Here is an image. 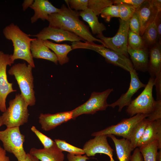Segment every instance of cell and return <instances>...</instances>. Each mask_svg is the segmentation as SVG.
I'll use <instances>...</instances> for the list:
<instances>
[{"label":"cell","instance_id":"cell-1","mask_svg":"<svg viewBox=\"0 0 161 161\" xmlns=\"http://www.w3.org/2000/svg\"><path fill=\"white\" fill-rule=\"evenodd\" d=\"M63 4L59 12L49 16L47 21L49 26L60 28L74 33L89 42L97 41L102 44V41L93 36L86 25L79 19V12L71 9L68 5Z\"/></svg>","mask_w":161,"mask_h":161},{"label":"cell","instance_id":"cell-2","mask_svg":"<svg viewBox=\"0 0 161 161\" xmlns=\"http://www.w3.org/2000/svg\"><path fill=\"white\" fill-rule=\"evenodd\" d=\"M33 67L25 63H18L11 67L9 74L14 76L21 91V94L28 106L35 104L36 99L34 88Z\"/></svg>","mask_w":161,"mask_h":161},{"label":"cell","instance_id":"cell-3","mask_svg":"<svg viewBox=\"0 0 161 161\" xmlns=\"http://www.w3.org/2000/svg\"><path fill=\"white\" fill-rule=\"evenodd\" d=\"M9 104V106L1 115L3 125L7 128L19 127L28 122V105L21 94H16Z\"/></svg>","mask_w":161,"mask_h":161},{"label":"cell","instance_id":"cell-4","mask_svg":"<svg viewBox=\"0 0 161 161\" xmlns=\"http://www.w3.org/2000/svg\"><path fill=\"white\" fill-rule=\"evenodd\" d=\"M72 49H87L97 52L105 58L108 63L118 66L130 72L134 69L131 60L124 55L107 48L103 45H98L94 42L85 41L74 42L72 43Z\"/></svg>","mask_w":161,"mask_h":161},{"label":"cell","instance_id":"cell-5","mask_svg":"<svg viewBox=\"0 0 161 161\" xmlns=\"http://www.w3.org/2000/svg\"><path fill=\"white\" fill-rule=\"evenodd\" d=\"M0 140L2 143L4 149L13 154L18 161L25 160L27 154L23 147L25 136L21 133L19 127L7 128L0 131Z\"/></svg>","mask_w":161,"mask_h":161},{"label":"cell","instance_id":"cell-6","mask_svg":"<svg viewBox=\"0 0 161 161\" xmlns=\"http://www.w3.org/2000/svg\"><path fill=\"white\" fill-rule=\"evenodd\" d=\"M154 81L150 77L143 90L128 106L126 112L131 117L137 114L148 115L153 110L156 102L152 95Z\"/></svg>","mask_w":161,"mask_h":161},{"label":"cell","instance_id":"cell-7","mask_svg":"<svg viewBox=\"0 0 161 161\" xmlns=\"http://www.w3.org/2000/svg\"><path fill=\"white\" fill-rule=\"evenodd\" d=\"M119 28L114 36L108 37L101 34L97 35L96 37L102 41V45L105 47L128 58L127 47L129 21H125L119 19Z\"/></svg>","mask_w":161,"mask_h":161},{"label":"cell","instance_id":"cell-8","mask_svg":"<svg viewBox=\"0 0 161 161\" xmlns=\"http://www.w3.org/2000/svg\"><path fill=\"white\" fill-rule=\"evenodd\" d=\"M113 90L109 89L101 92H92L87 101L71 111L72 119L83 114H93L97 111L106 110L109 105L107 99Z\"/></svg>","mask_w":161,"mask_h":161},{"label":"cell","instance_id":"cell-9","mask_svg":"<svg viewBox=\"0 0 161 161\" xmlns=\"http://www.w3.org/2000/svg\"><path fill=\"white\" fill-rule=\"evenodd\" d=\"M148 114H137L129 118L121 120L116 124L112 125L100 131L93 133L91 136L112 134L120 136L129 140L131 131L135 125Z\"/></svg>","mask_w":161,"mask_h":161},{"label":"cell","instance_id":"cell-10","mask_svg":"<svg viewBox=\"0 0 161 161\" xmlns=\"http://www.w3.org/2000/svg\"><path fill=\"white\" fill-rule=\"evenodd\" d=\"M14 61L11 58V55L0 51V108L4 112L6 110V102L7 96L11 93L16 91L13 88L12 83L7 79L6 69L8 65L11 66Z\"/></svg>","mask_w":161,"mask_h":161},{"label":"cell","instance_id":"cell-11","mask_svg":"<svg viewBox=\"0 0 161 161\" xmlns=\"http://www.w3.org/2000/svg\"><path fill=\"white\" fill-rule=\"evenodd\" d=\"M149 49L147 71L151 77L154 78L156 95H161V43L159 42Z\"/></svg>","mask_w":161,"mask_h":161},{"label":"cell","instance_id":"cell-12","mask_svg":"<svg viewBox=\"0 0 161 161\" xmlns=\"http://www.w3.org/2000/svg\"><path fill=\"white\" fill-rule=\"evenodd\" d=\"M3 33L7 39L12 41L13 47L30 51L31 42L35 38H30V35L23 32L17 25L12 23L6 26Z\"/></svg>","mask_w":161,"mask_h":161},{"label":"cell","instance_id":"cell-13","mask_svg":"<svg viewBox=\"0 0 161 161\" xmlns=\"http://www.w3.org/2000/svg\"><path fill=\"white\" fill-rule=\"evenodd\" d=\"M107 137L106 135H97L86 142L82 149L85 154L89 157L97 153L103 154L109 157L110 161H115L113 157L114 150L109 144Z\"/></svg>","mask_w":161,"mask_h":161},{"label":"cell","instance_id":"cell-14","mask_svg":"<svg viewBox=\"0 0 161 161\" xmlns=\"http://www.w3.org/2000/svg\"><path fill=\"white\" fill-rule=\"evenodd\" d=\"M31 36L36 37L43 41L50 39L57 43L64 41H69L72 42L80 41H85L74 33L60 28L52 27L49 26L44 27L37 34Z\"/></svg>","mask_w":161,"mask_h":161},{"label":"cell","instance_id":"cell-15","mask_svg":"<svg viewBox=\"0 0 161 161\" xmlns=\"http://www.w3.org/2000/svg\"><path fill=\"white\" fill-rule=\"evenodd\" d=\"M131 80L129 87L126 93L122 95L117 101L109 104L108 106L114 108L119 107L118 112H120L125 106H128L131 101L133 96L140 88L145 87L146 84L142 83L140 80L136 71L134 69L129 72Z\"/></svg>","mask_w":161,"mask_h":161},{"label":"cell","instance_id":"cell-16","mask_svg":"<svg viewBox=\"0 0 161 161\" xmlns=\"http://www.w3.org/2000/svg\"><path fill=\"white\" fill-rule=\"evenodd\" d=\"M140 21V35L142 36L148 26L154 21L159 11L152 0H145L136 9Z\"/></svg>","mask_w":161,"mask_h":161},{"label":"cell","instance_id":"cell-17","mask_svg":"<svg viewBox=\"0 0 161 161\" xmlns=\"http://www.w3.org/2000/svg\"><path fill=\"white\" fill-rule=\"evenodd\" d=\"M72 114L71 111L54 114L41 113L38 121L42 129L48 131L72 119Z\"/></svg>","mask_w":161,"mask_h":161},{"label":"cell","instance_id":"cell-18","mask_svg":"<svg viewBox=\"0 0 161 161\" xmlns=\"http://www.w3.org/2000/svg\"><path fill=\"white\" fill-rule=\"evenodd\" d=\"M30 8L34 13L31 18V22L34 23L40 19L47 20L49 16L53 13L60 12V8L56 7L47 0H35Z\"/></svg>","mask_w":161,"mask_h":161},{"label":"cell","instance_id":"cell-19","mask_svg":"<svg viewBox=\"0 0 161 161\" xmlns=\"http://www.w3.org/2000/svg\"><path fill=\"white\" fill-rule=\"evenodd\" d=\"M29 153L40 161H64V155L55 143L51 147L47 148H32Z\"/></svg>","mask_w":161,"mask_h":161},{"label":"cell","instance_id":"cell-20","mask_svg":"<svg viewBox=\"0 0 161 161\" xmlns=\"http://www.w3.org/2000/svg\"><path fill=\"white\" fill-rule=\"evenodd\" d=\"M127 52L130 56L134 69L143 72L147 71L148 68L149 49H132L128 46Z\"/></svg>","mask_w":161,"mask_h":161},{"label":"cell","instance_id":"cell-21","mask_svg":"<svg viewBox=\"0 0 161 161\" xmlns=\"http://www.w3.org/2000/svg\"><path fill=\"white\" fill-rule=\"evenodd\" d=\"M30 49L33 58L45 59L58 64L56 55L44 44L41 39L35 38L31 42Z\"/></svg>","mask_w":161,"mask_h":161},{"label":"cell","instance_id":"cell-22","mask_svg":"<svg viewBox=\"0 0 161 161\" xmlns=\"http://www.w3.org/2000/svg\"><path fill=\"white\" fill-rule=\"evenodd\" d=\"M106 135L113 141L119 161H130L131 153L133 151L129 140L124 138L118 139L115 135L112 134Z\"/></svg>","mask_w":161,"mask_h":161},{"label":"cell","instance_id":"cell-23","mask_svg":"<svg viewBox=\"0 0 161 161\" xmlns=\"http://www.w3.org/2000/svg\"><path fill=\"white\" fill-rule=\"evenodd\" d=\"M44 43L55 54L58 62L61 65H62L69 61V58L67 56V55L72 50L71 46L65 44H56L48 40L44 41Z\"/></svg>","mask_w":161,"mask_h":161},{"label":"cell","instance_id":"cell-24","mask_svg":"<svg viewBox=\"0 0 161 161\" xmlns=\"http://www.w3.org/2000/svg\"><path fill=\"white\" fill-rule=\"evenodd\" d=\"M79 12L80 16L89 24L93 34H103L106 30L105 25L99 21L97 16L90 9L87 8Z\"/></svg>","mask_w":161,"mask_h":161},{"label":"cell","instance_id":"cell-25","mask_svg":"<svg viewBox=\"0 0 161 161\" xmlns=\"http://www.w3.org/2000/svg\"><path fill=\"white\" fill-rule=\"evenodd\" d=\"M141 37L145 47L148 49L160 42L157 30L154 21L148 26Z\"/></svg>","mask_w":161,"mask_h":161},{"label":"cell","instance_id":"cell-26","mask_svg":"<svg viewBox=\"0 0 161 161\" xmlns=\"http://www.w3.org/2000/svg\"><path fill=\"white\" fill-rule=\"evenodd\" d=\"M156 140H157V134L155 120L148 121L142 137L137 143V147L145 145Z\"/></svg>","mask_w":161,"mask_h":161},{"label":"cell","instance_id":"cell-27","mask_svg":"<svg viewBox=\"0 0 161 161\" xmlns=\"http://www.w3.org/2000/svg\"><path fill=\"white\" fill-rule=\"evenodd\" d=\"M148 122L146 118H144L133 128L129 140L133 151L137 147V143L142 137Z\"/></svg>","mask_w":161,"mask_h":161},{"label":"cell","instance_id":"cell-28","mask_svg":"<svg viewBox=\"0 0 161 161\" xmlns=\"http://www.w3.org/2000/svg\"><path fill=\"white\" fill-rule=\"evenodd\" d=\"M158 142L157 140L139 148L144 161H157Z\"/></svg>","mask_w":161,"mask_h":161},{"label":"cell","instance_id":"cell-29","mask_svg":"<svg viewBox=\"0 0 161 161\" xmlns=\"http://www.w3.org/2000/svg\"><path fill=\"white\" fill-rule=\"evenodd\" d=\"M113 4L112 0H89L87 8L99 16L104 9Z\"/></svg>","mask_w":161,"mask_h":161},{"label":"cell","instance_id":"cell-30","mask_svg":"<svg viewBox=\"0 0 161 161\" xmlns=\"http://www.w3.org/2000/svg\"><path fill=\"white\" fill-rule=\"evenodd\" d=\"M13 52L11 55V58L13 61L18 59L23 60L26 61L33 68L35 67L34 61L30 51L24 50L16 47H13Z\"/></svg>","mask_w":161,"mask_h":161},{"label":"cell","instance_id":"cell-31","mask_svg":"<svg viewBox=\"0 0 161 161\" xmlns=\"http://www.w3.org/2000/svg\"><path fill=\"white\" fill-rule=\"evenodd\" d=\"M128 46L134 49H142L146 48L142 37L129 29L128 38Z\"/></svg>","mask_w":161,"mask_h":161},{"label":"cell","instance_id":"cell-32","mask_svg":"<svg viewBox=\"0 0 161 161\" xmlns=\"http://www.w3.org/2000/svg\"><path fill=\"white\" fill-rule=\"evenodd\" d=\"M54 141L58 147L62 151H66L69 153L77 155L85 154L82 149L72 145L64 140L56 139Z\"/></svg>","mask_w":161,"mask_h":161},{"label":"cell","instance_id":"cell-33","mask_svg":"<svg viewBox=\"0 0 161 161\" xmlns=\"http://www.w3.org/2000/svg\"><path fill=\"white\" fill-rule=\"evenodd\" d=\"M118 5L119 6L120 19L125 21H129L136 9L132 6L125 4Z\"/></svg>","mask_w":161,"mask_h":161},{"label":"cell","instance_id":"cell-34","mask_svg":"<svg viewBox=\"0 0 161 161\" xmlns=\"http://www.w3.org/2000/svg\"><path fill=\"white\" fill-rule=\"evenodd\" d=\"M119 6L118 5H111L105 9L100 14L101 17L106 22H109L113 17L120 18Z\"/></svg>","mask_w":161,"mask_h":161},{"label":"cell","instance_id":"cell-35","mask_svg":"<svg viewBox=\"0 0 161 161\" xmlns=\"http://www.w3.org/2000/svg\"><path fill=\"white\" fill-rule=\"evenodd\" d=\"M31 129L40 140L44 148H49L55 144V142L54 141H53L50 137H48L39 131L35 126H32Z\"/></svg>","mask_w":161,"mask_h":161},{"label":"cell","instance_id":"cell-36","mask_svg":"<svg viewBox=\"0 0 161 161\" xmlns=\"http://www.w3.org/2000/svg\"><path fill=\"white\" fill-rule=\"evenodd\" d=\"M89 0H66L65 2L70 8L74 10H84L88 8Z\"/></svg>","mask_w":161,"mask_h":161},{"label":"cell","instance_id":"cell-37","mask_svg":"<svg viewBox=\"0 0 161 161\" xmlns=\"http://www.w3.org/2000/svg\"><path fill=\"white\" fill-rule=\"evenodd\" d=\"M129 29L132 32L140 35V23L137 12H134L129 21Z\"/></svg>","mask_w":161,"mask_h":161},{"label":"cell","instance_id":"cell-38","mask_svg":"<svg viewBox=\"0 0 161 161\" xmlns=\"http://www.w3.org/2000/svg\"><path fill=\"white\" fill-rule=\"evenodd\" d=\"M149 122L161 119V100H156L154 108L146 117Z\"/></svg>","mask_w":161,"mask_h":161},{"label":"cell","instance_id":"cell-39","mask_svg":"<svg viewBox=\"0 0 161 161\" xmlns=\"http://www.w3.org/2000/svg\"><path fill=\"white\" fill-rule=\"evenodd\" d=\"M145 0H113V4L118 5L121 3H124L132 6L136 9Z\"/></svg>","mask_w":161,"mask_h":161},{"label":"cell","instance_id":"cell-40","mask_svg":"<svg viewBox=\"0 0 161 161\" xmlns=\"http://www.w3.org/2000/svg\"><path fill=\"white\" fill-rule=\"evenodd\" d=\"M82 155H77L69 153L67 154V158L68 161H86L89 159L86 154Z\"/></svg>","mask_w":161,"mask_h":161},{"label":"cell","instance_id":"cell-41","mask_svg":"<svg viewBox=\"0 0 161 161\" xmlns=\"http://www.w3.org/2000/svg\"><path fill=\"white\" fill-rule=\"evenodd\" d=\"M158 149H161V119L155 120Z\"/></svg>","mask_w":161,"mask_h":161},{"label":"cell","instance_id":"cell-42","mask_svg":"<svg viewBox=\"0 0 161 161\" xmlns=\"http://www.w3.org/2000/svg\"><path fill=\"white\" fill-rule=\"evenodd\" d=\"M131 155L130 161H144L142 155L138 148L137 147L133 150Z\"/></svg>","mask_w":161,"mask_h":161},{"label":"cell","instance_id":"cell-43","mask_svg":"<svg viewBox=\"0 0 161 161\" xmlns=\"http://www.w3.org/2000/svg\"><path fill=\"white\" fill-rule=\"evenodd\" d=\"M154 22L157 30L159 41L161 43V11L158 13Z\"/></svg>","mask_w":161,"mask_h":161},{"label":"cell","instance_id":"cell-44","mask_svg":"<svg viewBox=\"0 0 161 161\" xmlns=\"http://www.w3.org/2000/svg\"><path fill=\"white\" fill-rule=\"evenodd\" d=\"M6 152L0 145V161H10L9 157L7 155Z\"/></svg>","mask_w":161,"mask_h":161},{"label":"cell","instance_id":"cell-45","mask_svg":"<svg viewBox=\"0 0 161 161\" xmlns=\"http://www.w3.org/2000/svg\"><path fill=\"white\" fill-rule=\"evenodd\" d=\"M34 0H24L22 4V9L24 11H25L28 7H31L34 2Z\"/></svg>","mask_w":161,"mask_h":161},{"label":"cell","instance_id":"cell-46","mask_svg":"<svg viewBox=\"0 0 161 161\" xmlns=\"http://www.w3.org/2000/svg\"><path fill=\"white\" fill-rule=\"evenodd\" d=\"M23 161H40L35 157L29 153H27L26 158Z\"/></svg>","mask_w":161,"mask_h":161},{"label":"cell","instance_id":"cell-47","mask_svg":"<svg viewBox=\"0 0 161 161\" xmlns=\"http://www.w3.org/2000/svg\"><path fill=\"white\" fill-rule=\"evenodd\" d=\"M152 2L159 11H161V0H152Z\"/></svg>","mask_w":161,"mask_h":161},{"label":"cell","instance_id":"cell-48","mask_svg":"<svg viewBox=\"0 0 161 161\" xmlns=\"http://www.w3.org/2000/svg\"><path fill=\"white\" fill-rule=\"evenodd\" d=\"M157 161H161V149L158 152L157 156Z\"/></svg>","mask_w":161,"mask_h":161},{"label":"cell","instance_id":"cell-49","mask_svg":"<svg viewBox=\"0 0 161 161\" xmlns=\"http://www.w3.org/2000/svg\"><path fill=\"white\" fill-rule=\"evenodd\" d=\"M3 125L2 118L1 115L0 116V127Z\"/></svg>","mask_w":161,"mask_h":161},{"label":"cell","instance_id":"cell-50","mask_svg":"<svg viewBox=\"0 0 161 161\" xmlns=\"http://www.w3.org/2000/svg\"></svg>","mask_w":161,"mask_h":161}]
</instances>
